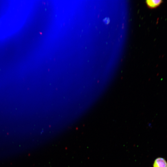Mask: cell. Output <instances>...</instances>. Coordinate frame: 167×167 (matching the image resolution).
Segmentation results:
<instances>
[{"label":"cell","mask_w":167,"mask_h":167,"mask_svg":"<svg viewBox=\"0 0 167 167\" xmlns=\"http://www.w3.org/2000/svg\"><path fill=\"white\" fill-rule=\"evenodd\" d=\"M162 2L161 0H148L146 1L148 6L151 8H154L159 6Z\"/></svg>","instance_id":"obj_2"},{"label":"cell","mask_w":167,"mask_h":167,"mask_svg":"<svg viewBox=\"0 0 167 167\" xmlns=\"http://www.w3.org/2000/svg\"><path fill=\"white\" fill-rule=\"evenodd\" d=\"M167 165L166 161L164 158L158 157L155 160L153 167H166Z\"/></svg>","instance_id":"obj_1"},{"label":"cell","mask_w":167,"mask_h":167,"mask_svg":"<svg viewBox=\"0 0 167 167\" xmlns=\"http://www.w3.org/2000/svg\"><path fill=\"white\" fill-rule=\"evenodd\" d=\"M166 167H167V165H166Z\"/></svg>","instance_id":"obj_3"}]
</instances>
